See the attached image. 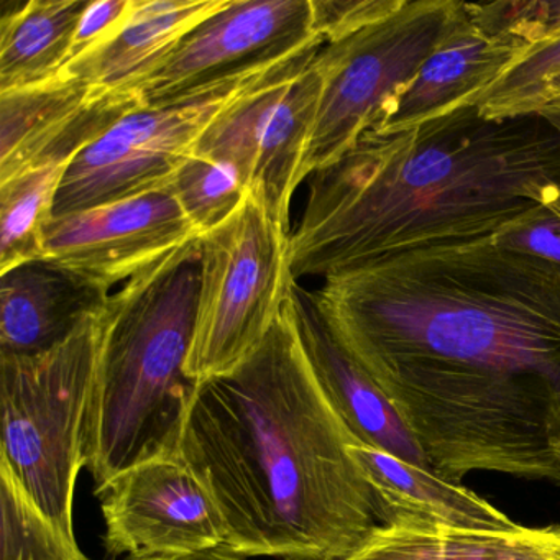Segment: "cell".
Listing matches in <instances>:
<instances>
[{"mask_svg":"<svg viewBox=\"0 0 560 560\" xmlns=\"http://www.w3.org/2000/svg\"><path fill=\"white\" fill-rule=\"evenodd\" d=\"M290 235L252 195L202 235L189 378L201 383L234 372L267 339L296 283Z\"/></svg>","mask_w":560,"mask_h":560,"instance_id":"obj_6","label":"cell"},{"mask_svg":"<svg viewBox=\"0 0 560 560\" xmlns=\"http://www.w3.org/2000/svg\"><path fill=\"white\" fill-rule=\"evenodd\" d=\"M408 0H311L314 27L324 44L357 34L396 14Z\"/></svg>","mask_w":560,"mask_h":560,"instance_id":"obj_27","label":"cell"},{"mask_svg":"<svg viewBox=\"0 0 560 560\" xmlns=\"http://www.w3.org/2000/svg\"><path fill=\"white\" fill-rule=\"evenodd\" d=\"M521 51L511 38L481 28L462 2L441 44L415 80L393 97L373 132H402L474 106Z\"/></svg>","mask_w":560,"mask_h":560,"instance_id":"obj_14","label":"cell"},{"mask_svg":"<svg viewBox=\"0 0 560 560\" xmlns=\"http://www.w3.org/2000/svg\"><path fill=\"white\" fill-rule=\"evenodd\" d=\"M90 0L4 2L0 12V93L47 83L70 61Z\"/></svg>","mask_w":560,"mask_h":560,"instance_id":"obj_20","label":"cell"},{"mask_svg":"<svg viewBox=\"0 0 560 560\" xmlns=\"http://www.w3.org/2000/svg\"><path fill=\"white\" fill-rule=\"evenodd\" d=\"M175 560H247V557L235 552L228 544H222V546L214 547V549L205 550V552L182 557V559Z\"/></svg>","mask_w":560,"mask_h":560,"instance_id":"obj_29","label":"cell"},{"mask_svg":"<svg viewBox=\"0 0 560 560\" xmlns=\"http://www.w3.org/2000/svg\"><path fill=\"white\" fill-rule=\"evenodd\" d=\"M311 0H228L137 88L143 107H170L261 80L324 47Z\"/></svg>","mask_w":560,"mask_h":560,"instance_id":"obj_8","label":"cell"},{"mask_svg":"<svg viewBox=\"0 0 560 560\" xmlns=\"http://www.w3.org/2000/svg\"><path fill=\"white\" fill-rule=\"evenodd\" d=\"M228 0H133L122 27L61 71L90 86L136 93L163 58Z\"/></svg>","mask_w":560,"mask_h":560,"instance_id":"obj_17","label":"cell"},{"mask_svg":"<svg viewBox=\"0 0 560 560\" xmlns=\"http://www.w3.org/2000/svg\"><path fill=\"white\" fill-rule=\"evenodd\" d=\"M349 454L382 504L383 524L412 521L471 530L520 527L474 491L429 468L408 464L362 442L350 444Z\"/></svg>","mask_w":560,"mask_h":560,"instance_id":"obj_18","label":"cell"},{"mask_svg":"<svg viewBox=\"0 0 560 560\" xmlns=\"http://www.w3.org/2000/svg\"><path fill=\"white\" fill-rule=\"evenodd\" d=\"M101 340L103 313L47 352L0 355V460L11 467L38 510L73 539L74 490L84 468V419Z\"/></svg>","mask_w":560,"mask_h":560,"instance_id":"obj_5","label":"cell"},{"mask_svg":"<svg viewBox=\"0 0 560 560\" xmlns=\"http://www.w3.org/2000/svg\"><path fill=\"white\" fill-rule=\"evenodd\" d=\"M165 189L201 237L232 218L250 195L234 166L198 153L179 166Z\"/></svg>","mask_w":560,"mask_h":560,"instance_id":"obj_24","label":"cell"},{"mask_svg":"<svg viewBox=\"0 0 560 560\" xmlns=\"http://www.w3.org/2000/svg\"><path fill=\"white\" fill-rule=\"evenodd\" d=\"M474 106L493 120L559 113L560 37L521 51Z\"/></svg>","mask_w":560,"mask_h":560,"instance_id":"obj_22","label":"cell"},{"mask_svg":"<svg viewBox=\"0 0 560 560\" xmlns=\"http://www.w3.org/2000/svg\"><path fill=\"white\" fill-rule=\"evenodd\" d=\"M435 474L560 485V268L493 237L343 268L314 291Z\"/></svg>","mask_w":560,"mask_h":560,"instance_id":"obj_1","label":"cell"},{"mask_svg":"<svg viewBox=\"0 0 560 560\" xmlns=\"http://www.w3.org/2000/svg\"><path fill=\"white\" fill-rule=\"evenodd\" d=\"M201 287V238L110 294L84 419V468L96 488L127 468L179 458L198 383L186 375Z\"/></svg>","mask_w":560,"mask_h":560,"instance_id":"obj_4","label":"cell"},{"mask_svg":"<svg viewBox=\"0 0 560 560\" xmlns=\"http://www.w3.org/2000/svg\"><path fill=\"white\" fill-rule=\"evenodd\" d=\"M559 544V524L471 530L392 521L376 527L346 560H552Z\"/></svg>","mask_w":560,"mask_h":560,"instance_id":"obj_19","label":"cell"},{"mask_svg":"<svg viewBox=\"0 0 560 560\" xmlns=\"http://www.w3.org/2000/svg\"><path fill=\"white\" fill-rule=\"evenodd\" d=\"M493 238L508 250L560 268V189L549 201L504 225Z\"/></svg>","mask_w":560,"mask_h":560,"instance_id":"obj_26","label":"cell"},{"mask_svg":"<svg viewBox=\"0 0 560 560\" xmlns=\"http://www.w3.org/2000/svg\"><path fill=\"white\" fill-rule=\"evenodd\" d=\"M560 189V110L487 119L464 107L363 133L310 178L290 235L294 280L435 245L493 237Z\"/></svg>","mask_w":560,"mask_h":560,"instance_id":"obj_3","label":"cell"},{"mask_svg":"<svg viewBox=\"0 0 560 560\" xmlns=\"http://www.w3.org/2000/svg\"><path fill=\"white\" fill-rule=\"evenodd\" d=\"M142 107L136 93L101 90L61 74L0 93V183L40 166L70 165Z\"/></svg>","mask_w":560,"mask_h":560,"instance_id":"obj_13","label":"cell"},{"mask_svg":"<svg viewBox=\"0 0 560 560\" xmlns=\"http://www.w3.org/2000/svg\"><path fill=\"white\" fill-rule=\"evenodd\" d=\"M317 51L238 94L195 150L234 166L248 192L288 231L323 88L313 63Z\"/></svg>","mask_w":560,"mask_h":560,"instance_id":"obj_9","label":"cell"},{"mask_svg":"<svg viewBox=\"0 0 560 560\" xmlns=\"http://www.w3.org/2000/svg\"><path fill=\"white\" fill-rule=\"evenodd\" d=\"M68 165H47L0 183V273L44 258V232Z\"/></svg>","mask_w":560,"mask_h":560,"instance_id":"obj_21","label":"cell"},{"mask_svg":"<svg viewBox=\"0 0 560 560\" xmlns=\"http://www.w3.org/2000/svg\"><path fill=\"white\" fill-rule=\"evenodd\" d=\"M462 2L416 0L357 34L326 44L316 57L319 106L303 163V182L339 162L382 119L441 44Z\"/></svg>","mask_w":560,"mask_h":560,"instance_id":"obj_7","label":"cell"},{"mask_svg":"<svg viewBox=\"0 0 560 560\" xmlns=\"http://www.w3.org/2000/svg\"><path fill=\"white\" fill-rule=\"evenodd\" d=\"M287 313L324 393L353 435L362 444L432 470L392 402L334 336L314 291L296 281L287 301Z\"/></svg>","mask_w":560,"mask_h":560,"instance_id":"obj_15","label":"cell"},{"mask_svg":"<svg viewBox=\"0 0 560 560\" xmlns=\"http://www.w3.org/2000/svg\"><path fill=\"white\" fill-rule=\"evenodd\" d=\"M0 560H91L28 497L0 460Z\"/></svg>","mask_w":560,"mask_h":560,"instance_id":"obj_23","label":"cell"},{"mask_svg":"<svg viewBox=\"0 0 560 560\" xmlns=\"http://www.w3.org/2000/svg\"><path fill=\"white\" fill-rule=\"evenodd\" d=\"M110 291L38 258L0 273V355L47 352L103 313Z\"/></svg>","mask_w":560,"mask_h":560,"instance_id":"obj_16","label":"cell"},{"mask_svg":"<svg viewBox=\"0 0 560 560\" xmlns=\"http://www.w3.org/2000/svg\"><path fill=\"white\" fill-rule=\"evenodd\" d=\"M470 18L490 34L504 35L521 48L560 37V0L465 4Z\"/></svg>","mask_w":560,"mask_h":560,"instance_id":"obj_25","label":"cell"},{"mask_svg":"<svg viewBox=\"0 0 560 560\" xmlns=\"http://www.w3.org/2000/svg\"><path fill=\"white\" fill-rule=\"evenodd\" d=\"M132 8L133 0H90L78 24L68 63L113 38L129 18Z\"/></svg>","mask_w":560,"mask_h":560,"instance_id":"obj_28","label":"cell"},{"mask_svg":"<svg viewBox=\"0 0 560 560\" xmlns=\"http://www.w3.org/2000/svg\"><path fill=\"white\" fill-rule=\"evenodd\" d=\"M267 78L189 103L127 114L68 165L55 198L54 218L162 191L195 153L212 120L238 94Z\"/></svg>","mask_w":560,"mask_h":560,"instance_id":"obj_10","label":"cell"},{"mask_svg":"<svg viewBox=\"0 0 560 560\" xmlns=\"http://www.w3.org/2000/svg\"><path fill=\"white\" fill-rule=\"evenodd\" d=\"M552 560H560V544L559 547H557L556 553H553Z\"/></svg>","mask_w":560,"mask_h":560,"instance_id":"obj_30","label":"cell"},{"mask_svg":"<svg viewBox=\"0 0 560 560\" xmlns=\"http://www.w3.org/2000/svg\"><path fill=\"white\" fill-rule=\"evenodd\" d=\"M201 235L166 189L54 218L44 258L110 291Z\"/></svg>","mask_w":560,"mask_h":560,"instance_id":"obj_12","label":"cell"},{"mask_svg":"<svg viewBox=\"0 0 560 560\" xmlns=\"http://www.w3.org/2000/svg\"><path fill=\"white\" fill-rule=\"evenodd\" d=\"M359 439L324 393L287 306L234 372L198 383L179 458L244 557L346 560L383 524L349 454Z\"/></svg>","mask_w":560,"mask_h":560,"instance_id":"obj_2","label":"cell"},{"mask_svg":"<svg viewBox=\"0 0 560 560\" xmlns=\"http://www.w3.org/2000/svg\"><path fill=\"white\" fill-rule=\"evenodd\" d=\"M101 500L113 556L175 560L228 544L214 498L182 458H155L127 468L94 491Z\"/></svg>","mask_w":560,"mask_h":560,"instance_id":"obj_11","label":"cell"}]
</instances>
